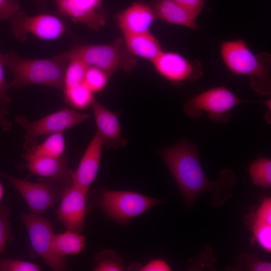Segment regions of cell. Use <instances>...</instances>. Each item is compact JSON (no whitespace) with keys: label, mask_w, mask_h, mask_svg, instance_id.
Instances as JSON below:
<instances>
[{"label":"cell","mask_w":271,"mask_h":271,"mask_svg":"<svg viewBox=\"0 0 271 271\" xmlns=\"http://www.w3.org/2000/svg\"><path fill=\"white\" fill-rule=\"evenodd\" d=\"M158 153L173 178L188 206L193 204L197 197L205 192L210 193V203L213 206L222 205L232 195L235 182L234 172L222 170L215 181L208 179L202 166L197 146L185 139Z\"/></svg>","instance_id":"1"},{"label":"cell","mask_w":271,"mask_h":271,"mask_svg":"<svg viewBox=\"0 0 271 271\" xmlns=\"http://www.w3.org/2000/svg\"><path fill=\"white\" fill-rule=\"evenodd\" d=\"M5 66L11 72V87L19 89L29 84H40L63 89L69 59L65 52L46 59H29L12 51L5 54Z\"/></svg>","instance_id":"2"},{"label":"cell","mask_w":271,"mask_h":271,"mask_svg":"<svg viewBox=\"0 0 271 271\" xmlns=\"http://www.w3.org/2000/svg\"><path fill=\"white\" fill-rule=\"evenodd\" d=\"M222 60L233 74L249 78V83L257 93L269 95L270 57L266 53L255 55L241 39L222 42Z\"/></svg>","instance_id":"3"},{"label":"cell","mask_w":271,"mask_h":271,"mask_svg":"<svg viewBox=\"0 0 271 271\" xmlns=\"http://www.w3.org/2000/svg\"><path fill=\"white\" fill-rule=\"evenodd\" d=\"M68 59L81 60L88 66L98 68L109 77L119 70L131 72L137 66V59L126 50L123 39L117 38L112 43L85 45L64 52Z\"/></svg>","instance_id":"4"},{"label":"cell","mask_w":271,"mask_h":271,"mask_svg":"<svg viewBox=\"0 0 271 271\" xmlns=\"http://www.w3.org/2000/svg\"><path fill=\"white\" fill-rule=\"evenodd\" d=\"M94 205L113 221L122 225L161 203V200L131 191L100 189L96 192Z\"/></svg>","instance_id":"5"},{"label":"cell","mask_w":271,"mask_h":271,"mask_svg":"<svg viewBox=\"0 0 271 271\" xmlns=\"http://www.w3.org/2000/svg\"><path fill=\"white\" fill-rule=\"evenodd\" d=\"M246 101L224 86L210 88L185 100L184 111L191 118H198L203 112L212 121L226 123L231 116V110Z\"/></svg>","instance_id":"6"},{"label":"cell","mask_w":271,"mask_h":271,"mask_svg":"<svg viewBox=\"0 0 271 271\" xmlns=\"http://www.w3.org/2000/svg\"><path fill=\"white\" fill-rule=\"evenodd\" d=\"M20 219L28 231L31 255L40 257L53 270H65L67 257L58 255L53 247V223L46 218L32 213H22Z\"/></svg>","instance_id":"7"},{"label":"cell","mask_w":271,"mask_h":271,"mask_svg":"<svg viewBox=\"0 0 271 271\" xmlns=\"http://www.w3.org/2000/svg\"><path fill=\"white\" fill-rule=\"evenodd\" d=\"M91 114L65 108L49 114L33 122L23 115H18L17 123L26 130L23 146L25 151L38 144V139L43 136L63 132L85 121Z\"/></svg>","instance_id":"8"},{"label":"cell","mask_w":271,"mask_h":271,"mask_svg":"<svg viewBox=\"0 0 271 271\" xmlns=\"http://www.w3.org/2000/svg\"><path fill=\"white\" fill-rule=\"evenodd\" d=\"M20 194L26 202L31 213L41 214L54 207L60 201L62 188L54 181L40 177L37 182L21 179L1 173Z\"/></svg>","instance_id":"9"},{"label":"cell","mask_w":271,"mask_h":271,"mask_svg":"<svg viewBox=\"0 0 271 271\" xmlns=\"http://www.w3.org/2000/svg\"><path fill=\"white\" fill-rule=\"evenodd\" d=\"M11 21V31L20 42L25 41L28 34L42 40H51L59 38L65 31L63 22L48 14L29 16L21 10Z\"/></svg>","instance_id":"10"},{"label":"cell","mask_w":271,"mask_h":271,"mask_svg":"<svg viewBox=\"0 0 271 271\" xmlns=\"http://www.w3.org/2000/svg\"><path fill=\"white\" fill-rule=\"evenodd\" d=\"M152 64L161 77L174 85L195 81L203 75L199 61H191L175 52L162 51Z\"/></svg>","instance_id":"11"},{"label":"cell","mask_w":271,"mask_h":271,"mask_svg":"<svg viewBox=\"0 0 271 271\" xmlns=\"http://www.w3.org/2000/svg\"><path fill=\"white\" fill-rule=\"evenodd\" d=\"M88 192L72 184L62 188L57 218L66 228L77 232L84 230Z\"/></svg>","instance_id":"12"},{"label":"cell","mask_w":271,"mask_h":271,"mask_svg":"<svg viewBox=\"0 0 271 271\" xmlns=\"http://www.w3.org/2000/svg\"><path fill=\"white\" fill-rule=\"evenodd\" d=\"M58 11L93 30L103 26L107 13L102 0H53Z\"/></svg>","instance_id":"13"},{"label":"cell","mask_w":271,"mask_h":271,"mask_svg":"<svg viewBox=\"0 0 271 271\" xmlns=\"http://www.w3.org/2000/svg\"><path fill=\"white\" fill-rule=\"evenodd\" d=\"M24 158L26 162L20 168L32 174L51 179L62 188L72 184L74 171L68 167L67 154L60 157L27 156Z\"/></svg>","instance_id":"14"},{"label":"cell","mask_w":271,"mask_h":271,"mask_svg":"<svg viewBox=\"0 0 271 271\" xmlns=\"http://www.w3.org/2000/svg\"><path fill=\"white\" fill-rule=\"evenodd\" d=\"M156 19L150 4L142 2L133 3L116 15L117 25L123 36L149 32Z\"/></svg>","instance_id":"15"},{"label":"cell","mask_w":271,"mask_h":271,"mask_svg":"<svg viewBox=\"0 0 271 271\" xmlns=\"http://www.w3.org/2000/svg\"><path fill=\"white\" fill-rule=\"evenodd\" d=\"M103 145L96 132L83 154L77 170L74 172L72 183L87 192L97 177Z\"/></svg>","instance_id":"16"},{"label":"cell","mask_w":271,"mask_h":271,"mask_svg":"<svg viewBox=\"0 0 271 271\" xmlns=\"http://www.w3.org/2000/svg\"><path fill=\"white\" fill-rule=\"evenodd\" d=\"M97 128V133L107 148L123 147L127 141L121 137L117 115L101 105L95 99L92 104Z\"/></svg>","instance_id":"17"},{"label":"cell","mask_w":271,"mask_h":271,"mask_svg":"<svg viewBox=\"0 0 271 271\" xmlns=\"http://www.w3.org/2000/svg\"><path fill=\"white\" fill-rule=\"evenodd\" d=\"M150 4L156 19L193 29L197 28V16L174 1L156 0Z\"/></svg>","instance_id":"18"},{"label":"cell","mask_w":271,"mask_h":271,"mask_svg":"<svg viewBox=\"0 0 271 271\" xmlns=\"http://www.w3.org/2000/svg\"><path fill=\"white\" fill-rule=\"evenodd\" d=\"M123 41L128 52L152 63L163 51L160 42L150 32L124 36Z\"/></svg>","instance_id":"19"},{"label":"cell","mask_w":271,"mask_h":271,"mask_svg":"<svg viewBox=\"0 0 271 271\" xmlns=\"http://www.w3.org/2000/svg\"><path fill=\"white\" fill-rule=\"evenodd\" d=\"M85 246V238L79 232L67 229L65 232L54 234L53 248L61 256L67 257L69 255L78 254Z\"/></svg>","instance_id":"20"},{"label":"cell","mask_w":271,"mask_h":271,"mask_svg":"<svg viewBox=\"0 0 271 271\" xmlns=\"http://www.w3.org/2000/svg\"><path fill=\"white\" fill-rule=\"evenodd\" d=\"M66 148L63 132L54 133L49 136L41 144L26 151L23 157L27 156H46L60 157L64 155Z\"/></svg>","instance_id":"21"},{"label":"cell","mask_w":271,"mask_h":271,"mask_svg":"<svg viewBox=\"0 0 271 271\" xmlns=\"http://www.w3.org/2000/svg\"><path fill=\"white\" fill-rule=\"evenodd\" d=\"M66 102L77 109L91 106L95 98L92 92L84 83L64 89Z\"/></svg>","instance_id":"22"},{"label":"cell","mask_w":271,"mask_h":271,"mask_svg":"<svg viewBox=\"0 0 271 271\" xmlns=\"http://www.w3.org/2000/svg\"><path fill=\"white\" fill-rule=\"evenodd\" d=\"M248 172L254 185L263 189L270 188V159L264 157L259 158L249 166Z\"/></svg>","instance_id":"23"},{"label":"cell","mask_w":271,"mask_h":271,"mask_svg":"<svg viewBox=\"0 0 271 271\" xmlns=\"http://www.w3.org/2000/svg\"><path fill=\"white\" fill-rule=\"evenodd\" d=\"M88 67L79 59H69L65 70L63 89L83 83Z\"/></svg>","instance_id":"24"},{"label":"cell","mask_w":271,"mask_h":271,"mask_svg":"<svg viewBox=\"0 0 271 271\" xmlns=\"http://www.w3.org/2000/svg\"><path fill=\"white\" fill-rule=\"evenodd\" d=\"M95 271H121L124 269V262L115 251L106 249L97 253L94 257Z\"/></svg>","instance_id":"25"},{"label":"cell","mask_w":271,"mask_h":271,"mask_svg":"<svg viewBox=\"0 0 271 271\" xmlns=\"http://www.w3.org/2000/svg\"><path fill=\"white\" fill-rule=\"evenodd\" d=\"M108 75L102 70L88 66L84 76L83 83L93 92H99L106 86Z\"/></svg>","instance_id":"26"},{"label":"cell","mask_w":271,"mask_h":271,"mask_svg":"<svg viewBox=\"0 0 271 271\" xmlns=\"http://www.w3.org/2000/svg\"><path fill=\"white\" fill-rule=\"evenodd\" d=\"M10 209L3 202L0 203V254L5 252L6 244L15 240V235L9 221Z\"/></svg>","instance_id":"27"},{"label":"cell","mask_w":271,"mask_h":271,"mask_svg":"<svg viewBox=\"0 0 271 271\" xmlns=\"http://www.w3.org/2000/svg\"><path fill=\"white\" fill-rule=\"evenodd\" d=\"M253 236L257 242L267 252L271 251V224L255 219L253 227Z\"/></svg>","instance_id":"28"},{"label":"cell","mask_w":271,"mask_h":271,"mask_svg":"<svg viewBox=\"0 0 271 271\" xmlns=\"http://www.w3.org/2000/svg\"><path fill=\"white\" fill-rule=\"evenodd\" d=\"M42 266L30 261L0 257V271H40Z\"/></svg>","instance_id":"29"},{"label":"cell","mask_w":271,"mask_h":271,"mask_svg":"<svg viewBox=\"0 0 271 271\" xmlns=\"http://www.w3.org/2000/svg\"><path fill=\"white\" fill-rule=\"evenodd\" d=\"M240 265L243 268L253 271H270V262L259 260L254 255L247 253L241 254Z\"/></svg>","instance_id":"30"},{"label":"cell","mask_w":271,"mask_h":271,"mask_svg":"<svg viewBox=\"0 0 271 271\" xmlns=\"http://www.w3.org/2000/svg\"><path fill=\"white\" fill-rule=\"evenodd\" d=\"M20 11L19 0H0V20H11Z\"/></svg>","instance_id":"31"},{"label":"cell","mask_w":271,"mask_h":271,"mask_svg":"<svg viewBox=\"0 0 271 271\" xmlns=\"http://www.w3.org/2000/svg\"><path fill=\"white\" fill-rule=\"evenodd\" d=\"M5 67H6L5 54L0 52V104L8 105L11 102V99L7 92L11 87L5 79Z\"/></svg>","instance_id":"32"},{"label":"cell","mask_w":271,"mask_h":271,"mask_svg":"<svg viewBox=\"0 0 271 271\" xmlns=\"http://www.w3.org/2000/svg\"><path fill=\"white\" fill-rule=\"evenodd\" d=\"M256 219L271 224V199H264L256 212Z\"/></svg>","instance_id":"33"},{"label":"cell","mask_w":271,"mask_h":271,"mask_svg":"<svg viewBox=\"0 0 271 271\" xmlns=\"http://www.w3.org/2000/svg\"><path fill=\"white\" fill-rule=\"evenodd\" d=\"M196 16L203 10L206 0H173Z\"/></svg>","instance_id":"34"},{"label":"cell","mask_w":271,"mask_h":271,"mask_svg":"<svg viewBox=\"0 0 271 271\" xmlns=\"http://www.w3.org/2000/svg\"><path fill=\"white\" fill-rule=\"evenodd\" d=\"M139 270L142 271H170L171 268L164 260L155 259L151 260L144 266L140 265Z\"/></svg>","instance_id":"35"},{"label":"cell","mask_w":271,"mask_h":271,"mask_svg":"<svg viewBox=\"0 0 271 271\" xmlns=\"http://www.w3.org/2000/svg\"><path fill=\"white\" fill-rule=\"evenodd\" d=\"M7 113V105L0 104V126H2L5 130L9 129L12 125V123L6 119Z\"/></svg>","instance_id":"36"},{"label":"cell","mask_w":271,"mask_h":271,"mask_svg":"<svg viewBox=\"0 0 271 271\" xmlns=\"http://www.w3.org/2000/svg\"><path fill=\"white\" fill-rule=\"evenodd\" d=\"M0 176H1V172H0ZM4 194V190L2 183L0 181V203L3 202V198Z\"/></svg>","instance_id":"37"}]
</instances>
